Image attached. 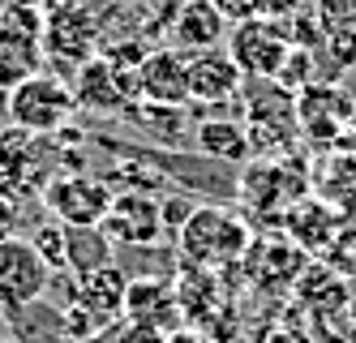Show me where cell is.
<instances>
[{"label": "cell", "mask_w": 356, "mask_h": 343, "mask_svg": "<svg viewBox=\"0 0 356 343\" xmlns=\"http://www.w3.org/2000/svg\"><path fill=\"white\" fill-rule=\"evenodd\" d=\"M352 116H356V108H352L348 90H339V86L309 82L305 90H296V125L309 142H326V146L339 142L348 134Z\"/></svg>", "instance_id": "10"}, {"label": "cell", "mask_w": 356, "mask_h": 343, "mask_svg": "<svg viewBox=\"0 0 356 343\" xmlns=\"http://www.w3.org/2000/svg\"><path fill=\"white\" fill-rule=\"evenodd\" d=\"M124 318H129V322H146V326H159L163 335H172L176 326H181L176 283L172 279H155V275L129 279V292H124Z\"/></svg>", "instance_id": "14"}, {"label": "cell", "mask_w": 356, "mask_h": 343, "mask_svg": "<svg viewBox=\"0 0 356 343\" xmlns=\"http://www.w3.org/2000/svg\"><path fill=\"white\" fill-rule=\"evenodd\" d=\"M52 138H35L26 129H5L0 134V198L22 206L43 193L52 180Z\"/></svg>", "instance_id": "3"}, {"label": "cell", "mask_w": 356, "mask_h": 343, "mask_svg": "<svg viewBox=\"0 0 356 343\" xmlns=\"http://www.w3.org/2000/svg\"><path fill=\"white\" fill-rule=\"evenodd\" d=\"M339 228H343V215L330 202H322L318 193L296 198L284 215V232L300 253H326L330 241L339 236Z\"/></svg>", "instance_id": "12"}, {"label": "cell", "mask_w": 356, "mask_h": 343, "mask_svg": "<svg viewBox=\"0 0 356 343\" xmlns=\"http://www.w3.org/2000/svg\"><path fill=\"white\" fill-rule=\"evenodd\" d=\"M39 65H43V39L0 26V95L9 99V90L35 77Z\"/></svg>", "instance_id": "16"}, {"label": "cell", "mask_w": 356, "mask_h": 343, "mask_svg": "<svg viewBox=\"0 0 356 343\" xmlns=\"http://www.w3.org/2000/svg\"><path fill=\"white\" fill-rule=\"evenodd\" d=\"M197 150L202 154H211V159H227V163H241L253 154L249 146V134H245V125L241 120H223V116H211V120H202L197 125Z\"/></svg>", "instance_id": "19"}, {"label": "cell", "mask_w": 356, "mask_h": 343, "mask_svg": "<svg viewBox=\"0 0 356 343\" xmlns=\"http://www.w3.org/2000/svg\"><path fill=\"white\" fill-rule=\"evenodd\" d=\"M193 206H197V202H185V198H168V202H159V210H163V228L176 236V232L185 228V219L193 215Z\"/></svg>", "instance_id": "23"}, {"label": "cell", "mask_w": 356, "mask_h": 343, "mask_svg": "<svg viewBox=\"0 0 356 343\" xmlns=\"http://www.w3.org/2000/svg\"><path fill=\"white\" fill-rule=\"evenodd\" d=\"M309 193H318L322 202H330L335 210L356 202V150L322 154V159L314 163V176H309Z\"/></svg>", "instance_id": "17"}, {"label": "cell", "mask_w": 356, "mask_h": 343, "mask_svg": "<svg viewBox=\"0 0 356 343\" xmlns=\"http://www.w3.org/2000/svg\"><path fill=\"white\" fill-rule=\"evenodd\" d=\"M253 245V228L223 206H193V215L185 219V228L176 232V249H181L185 266H202V271H223L241 262Z\"/></svg>", "instance_id": "1"}, {"label": "cell", "mask_w": 356, "mask_h": 343, "mask_svg": "<svg viewBox=\"0 0 356 343\" xmlns=\"http://www.w3.org/2000/svg\"><path fill=\"white\" fill-rule=\"evenodd\" d=\"M5 108H9V125L13 129H26V134H35V138H52L73 120L78 99H73V86L65 82V77L39 69L35 77H26L22 86L9 90Z\"/></svg>", "instance_id": "2"}, {"label": "cell", "mask_w": 356, "mask_h": 343, "mask_svg": "<svg viewBox=\"0 0 356 343\" xmlns=\"http://www.w3.org/2000/svg\"><path fill=\"white\" fill-rule=\"evenodd\" d=\"M138 103H155V108H185L189 103V56L181 47H155L146 51L134 69Z\"/></svg>", "instance_id": "8"}, {"label": "cell", "mask_w": 356, "mask_h": 343, "mask_svg": "<svg viewBox=\"0 0 356 343\" xmlns=\"http://www.w3.org/2000/svg\"><path fill=\"white\" fill-rule=\"evenodd\" d=\"M0 5H9V0H0Z\"/></svg>", "instance_id": "28"}, {"label": "cell", "mask_w": 356, "mask_h": 343, "mask_svg": "<svg viewBox=\"0 0 356 343\" xmlns=\"http://www.w3.org/2000/svg\"><path fill=\"white\" fill-rule=\"evenodd\" d=\"M330 271H339L343 279H356V223H343L339 236L330 241V249L322 253Z\"/></svg>", "instance_id": "21"}, {"label": "cell", "mask_w": 356, "mask_h": 343, "mask_svg": "<svg viewBox=\"0 0 356 343\" xmlns=\"http://www.w3.org/2000/svg\"><path fill=\"white\" fill-rule=\"evenodd\" d=\"M0 343H17V339H9V335H0Z\"/></svg>", "instance_id": "27"}, {"label": "cell", "mask_w": 356, "mask_h": 343, "mask_svg": "<svg viewBox=\"0 0 356 343\" xmlns=\"http://www.w3.org/2000/svg\"><path fill=\"white\" fill-rule=\"evenodd\" d=\"M227 56L236 61V69L245 77H258V82H275L284 73L288 56H292V39L284 35V26L266 13H253L245 22H232L227 31Z\"/></svg>", "instance_id": "5"}, {"label": "cell", "mask_w": 356, "mask_h": 343, "mask_svg": "<svg viewBox=\"0 0 356 343\" xmlns=\"http://www.w3.org/2000/svg\"><path fill=\"white\" fill-rule=\"evenodd\" d=\"M99 47V17L86 9V0H56L43 9V61L82 69L95 61Z\"/></svg>", "instance_id": "6"}, {"label": "cell", "mask_w": 356, "mask_h": 343, "mask_svg": "<svg viewBox=\"0 0 356 343\" xmlns=\"http://www.w3.org/2000/svg\"><path fill=\"white\" fill-rule=\"evenodd\" d=\"M39 198L52 219H60L69 228H99L112 210L116 189L104 176H90V172H60L43 184Z\"/></svg>", "instance_id": "7"}, {"label": "cell", "mask_w": 356, "mask_h": 343, "mask_svg": "<svg viewBox=\"0 0 356 343\" xmlns=\"http://www.w3.org/2000/svg\"><path fill=\"white\" fill-rule=\"evenodd\" d=\"M163 343H215V339H211L207 330H197V326H176Z\"/></svg>", "instance_id": "25"}, {"label": "cell", "mask_w": 356, "mask_h": 343, "mask_svg": "<svg viewBox=\"0 0 356 343\" xmlns=\"http://www.w3.org/2000/svg\"><path fill=\"white\" fill-rule=\"evenodd\" d=\"M211 5H215L227 22H245V17H253V5L262 9V0H211Z\"/></svg>", "instance_id": "24"}, {"label": "cell", "mask_w": 356, "mask_h": 343, "mask_svg": "<svg viewBox=\"0 0 356 343\" xmlns=\"http://www.w3.org/2000/svg\"><path fill=\"white\" fill-rule=\"evenodd\" d=\"M116 245H159V236L168 232L163 228V210L159 202L142 193V189H120L112 198V210H108V219L99 223Z\"/></svg>", "instance_id": "11"}, {"label": "cell", "mask_w": 356, "mask_h": 343, "mask_svg": "<svg viewBox=\"0 0 356 343\" xmlns=\"http://www.w3.org/2000/svg\"><path fill=\"white\" fill-rule=\"evenodd\" d=\"M73 99H78V108L90 112H124L129 103H138L134 69L116 65L112 56H95L73 77Z\"/></svg>", "instance_id": "9"}, {"label": "cell", "mask_w": 356, "mask_h": 343, "mask_svg": "<svg viewBox=\"0 0 356 343\" xmlns=\"http://www.w3.org/2000/svg\"><path fill=\"white\" fill-rule=\"evenodd\" d=\"M116 262V241L104 228H69L65 223V275H95Z\"/></svg>", "instance_id": "18"}, {"label": "cell", "mask_w": 356, "mask_h": 343, "mask_svg": "<svg viewBox=\"0 0 356 343\" xmlns=\"http://www.w3.org/2000/svg\"><path fill=\"white\" fill-rule=\"evenodd\" d=\"M31 245L39 249V257L52 266V275L56 271H65V223L60 219H47V223H39L35 228V236H31Z\"/></svg>", "instance_id": "20"}, {"label": "cell", "mask_w": 356, "mask_h": 343, "mask_svg": "<svg viewBox=\"0 0 356 343\" xmlns=\"http://www.w3.org/2000/svg\"><path fill=\"white\" fill-rule=\"evenodd\" d=\"M227 17L211 5V0H176L172 13V39L181 51H207V47H223L227 39Z\"/></svg>", "instance_id": "15"}, {"label": "cell", "mask_w": 356, "mask_h": 343, "mask_svg": "<svg viewBox=\"0 0 356 343\" xmlns=\"http://www.w3.org/2000/svg\"><path fill=\"white\" fill-rule=\"evenodd\" d=\"M245 73L227 56V47L189 51V103H223L241 95Z\"/></svg>", "instance_id": "13"}, {"label": "cell", "mask_w": 356, "mask_h": 343, "mask_svg": "<svg viewBox=\"0 0 356 343\" xmlns=\"http://www.w3.org/2000/svg\"><path fill=\"white\" fill-rule=\"evenodd\" d=\"M47 283H52V266L39 257L31 236H5L0 241V313L22 318L47 296Z\"/></svg>", "instance_id": "4"}, {"label": "cell", "mask_w": 356, "mask_h": 343, "mask_svg": "<svg viewBox=\"0 0 356 343\" xmlns=\"http://www.w3.org/2000/svg\"><path fill=\"white\" fill-rule=\"evenodd\" d=\"M13 228H17V206L0 198V241H5V236H13Z\"/></svg>", "instance_id": "26"}, {"label": "cell", "mask_w": 356, "mask_h": 343, "mask_svg": "<svg viewBox=\"0 0 356 343\" xmlns=\"http://www.w3.org/2000/svg\"><path fill=\"white\" fill-rule=\"evenodd\" d=\"M168 335L159 326H146V322H129L124 318V326L112 330V343H163Z\"/></svg>", "instance_id": "22"}]
</instances>
